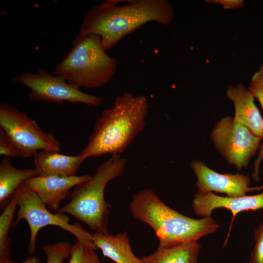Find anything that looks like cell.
Here are the masks:
<instances>
[{"mask_svg":"<svg viewBox=\"0 0 263 263\" xmlns=\"http://www.w3.org/2000/svg\"><path fill=\"white\" fill-rule=\"evenodd\" d=\"M120 0H106L90 9L84 16L78 35L72 44L85 36H99L107 51L124 37L150 21L167 25L172 21V6L167 0H130L119 5Z\"/></svg>","mask_w":263,"mask_h":263,"instance_id":"1","label":"cell"},{"mask_svg":"<svg viewBox=\"0 0 263 263\" xmlns=\"http://www.w3.org/2000/svg\"><path fill=\"white\" fill-rule=\"evenodd\" d=\"M192 207L198 216H211L213 210L224 208L231 212L234 218L241 212L263 208V192L254 195L233 197L220 196L212 192H198L194 195Z\"/></svg>","mask_w":263,"mask_h":263,"instance_id":"12","label":"cell"},{"mask_svg":"<svg viewBox=\"0 0 263 263\" xmlns=\"http://www.w3.org/2000/svg\"><path fill=\"white\" fill-rule=\"evenodd\" d=\"M92 240L104 256L116 263H143L132 251L126 232L115 235L94 232Z\"/></svg>","mask_w":263,"mask_h":263,"instance_id":"15","label":"cell"},{"mask_svg":"<svg viewBox=\"0 0 263 263\" xmlns=\"http://www.w3.org/2000/svg\"><path fill=\"white\" fill-rule=\"evenodd\" d=\"M149 108L143 95L125 92L117 96L113 107L102 112L80 157L122 153L145 128Z\"/></svg>","mask_w":263,"mask_h":263,"instance_id":"2","label":"cell"},{"mask_svg":"<svg viewBox=\"0 0 263 263\" xmlns=\"http://www.w3.org/2000/svg\"><path fill=\"white\" fill-rule=\"evenodd\" d=\"M16 193L19 210L14 225L16 226L21 220L27 222L30 231L28 244V251L30 254L35 252L36 239L39 231L43 227L50 225L58 226L73 234L77 240L97 248L93 242L92 234L77 223L71 224L70 219L66 214L50 212L36 194L23 184L19 187Z\"/></svg>","mask_w":263,"mask_h":263,"instance_id":"6","label":"cell"},{"mask_svg":"<svg viewBox=\"0 0 263 263\" xmlns=\"http://www.w3.org/2000/svg\"><path fill=\"white\" fill-rule=\"evenodd\" d=\"M12 80L30 89L28 96L31 101H45L59 104L67 101L90 106H99L102 103L101 97L81 92L62 77L51 75L43 68H39L37 74L24 72L13 76Z\"/></svg>","mask_w":263,"mask_h":263,"instance_id":"8","label":"cell"},{"mask_svg":"<svg viewBox=\"0 0 263 263\" xmlns=\"http://www.w3.org/2000/svg\"><path fill=\"white\" fill-rule=\"evenodd\" d=\"M0 154L5 157L15 158L19 150L6 133L0 128Z\"/></svg>","mask_w":263,"mask_h":263,"instance_id":"23","label":"cell"},{"mask_svg":"<svg viewBox=\"0 0 263 263\" xmlns=\"http://www.w3.org/2000/svg\"><path fill=\"white\" fill-rule=\"evenodd\" d=\"M41 248L46 256V263H62L70 257L71 246L67 241H62L43 245Z\"/></svg>","mask_w":263,"mask_h":263,"instance_id":"20","label":"cell"},{"mask_svg":"<svg viewBox=\"0 0 263 263\" xmlns=\"http://www.w3.org/2000/svg\"><path fill=\"white\" fill-rule=\"evenodd\" d=\"M226 96L233 103L235 121L263 139V118L248 89L242 84L230 86L227 89Z\"/></svg>","mask_w":263,"mask_h":263,"instance_id":"13","label":"cell"},{"mask_svg":"<svg viewBox=\"0 0 263 263\" xmlns=\"http://www.w3.org/2000/svg\"><path fill=\"white\" fill-rule=\"evenodd\" d=\"M210 137L222 156L238 170L248 166L261 140L229 116L222 118L217 123Z\"/></svg>","mask_w":263,"mask_h":263,"instance_id":"9","label":"cell"},{"mask_svg":"<svg viewBox=\"0 0 263 263\" xmlns=\"http://www.w3.org/2000/svg\"><path fill=\"white\" fill-rule=\"evenodd\" d=\"M126 162L120 154L111 156L90 179L75 187L69 202L56 212L73 216L92 231L108 233L110 206L105 200V188L110 181L123 174Z\"/></svg>","mask_w":263,"mask_h":263,"instance_id":"4","label":"cell"},{"mask_svg":"<svg viewBox=\"0 0 263 263\" xmlns=\"http://www.w3.org/2000/svg\"><path fill=\"white\" fill-rule=\"evenodd\" d=\"M263 158V143L261 144L259 147V150L258 152V156L257 159L255 160L254 163V171L253 174L254 179L256 181L259 180V168L260 163Z\"/></svg>","mask_w":263,"mask_h":263,"instance_id":"25","label":"cell"},{"mask_svg":"<svg viewBox=\"0 0 263 263\" xmlns=\"http://www.w3.org/2000/svg\"><path fill=\"white\" fill-rule=\"evenodd\" d=\"M23 263H42L39 259L36 256H31L27 257Z\"/></svg>","mask_w":263,"mask_h":263,"instance_id":"26","label":"cell"},{"mask_svg":"<svg viewBox=\"0 0 263 263\" xmlns=\"http://www.w3.org/2000/svg\"><path fill=\"white\" fill-rule=\"evenodd\" d=\"M130 209L134 219L147 224L155 232L160 247L197 242L219 227L211 216L195 219L170 208L151 189L134 195Z\"/></svg>","mask_w":263,"mask_h":263,"instance_id":"3","label":"cell"},{"mask_svg":"<svg viewBox=\"0 0 263 263\" xmlns=\"http://www.w3.org/2000/svg\"><path fill=\"white\" fill-rule=\"evenodd\" d=\"M96 249L77 240L71 247L69 263H100Z\"/></svg>","mask_w":263,"mask_h":263,"instance_id":"19","label":"cell"},{"mask_svg":"<svg viewBox=\"0 0 263 263\" xmlns=\"http://www.w3.org/2000/svg\"><path fill=\"white\" fill-rule=\"evenodd\" d=\"M255 245L249 263H263V222L254 232Z\"/></svg>","mask_w":263,"mask_h":263,"instance_id":"21","label":"cell"},{"mask_svg":"<svg viewBox=\"0 0 263 263\" xmlns=\"http://www.w3.org/2000/svg\"><path fill=\"white\" fill-rule=\"evenodd\" d=\"M248 89L259 101L263 110V65L252 76Z\"/></svg>","mask_w":263,"mask_h":263,"instance_id":"22","label":"cell"},{"mask_svg":"<svg viewBox=\"0 0 263 263\" xmlns=\"http://www.w3.org/2000/svg\"><path fill=\"white\" fill-rule=\"evenodd\" d=\"M0 128L12 140L22 158L34 157L38 150H60V142L52 133L43 131L25 113L9 103L0 104Z\"/></svg>","mask_w":263,"mask_h":263,"instance_id":"7","label":"cell"},{"mask_svg":"<svg viewBox=\"0 0 263 263\" xmlns=\"http://www.w3.org/2000/svg\"><path fill=\"white\" fill-rule=\"evenodd\" d=\"M17 207V195L15 193L0 216V258H10V238L9 233L14 226L15 211Z\"/></svg>","mask_w":263,"mask_h":263,"instance_id":"18","label":"cell"},{"mask_svg":"<svg viewBox=\"0 0 263 263\" xmlns=\"http://www.w3.org/2000/svg\"><path fill=\"white\" fill-rule=\"evenodd\" d=\"M200 248L197 242L158 247L154 252L141 259L143 263H199Z\"/></svg>","mask_w":263,"mask_h":263,"instance_id":"17","label":"cell"},{"mask_svg":"<svg viewBox=\"0 0 263 263\" xmlns=\"http://www.w3.org/2000/svg\"><path fill=\"white\" fill-rule=\"evenodd\" d=\"M91 177L89 175L73 176H39L26 181L23 185L36 194L53 210H57L61 202L70 196L71 189Z\"/></svg>","mask_w":263,"mask_h":263,"instance_id":"11","label":"cell"},{"mask_svg":"<svg viewBox=\"0 0 263 263\" xmlns=\"http://www.w3.org/2000/svg\"><path fill=\"white\" fill-rule=\"evenodd\" d=\"M190 168L197 177L196 185L198 193L214 191L233 197L245 195L249 191L263 190V186L250 187L251 181L246 175L220 173L200 160H193L190 164Z\"/></svg>","mask_w":263,"mask_h":263,"instance_id":"10","label":"cell"},{"mask_svg":"<svg viewBox=\"0 0 263 263\" xmlns=\"http://www.w3.org/2000/svg\"><path fill=\"white\" fill-rule=\"evenodd\" d=\"M0 263H15L10 259V258H0Z\"/></svg>","mask_w":263,"mask_h":263,"instance_id":"27","label":"cell"},{"mask_svg":"<svg viewBox=\"0 0 263 263\" xmlns=\"http://www.w3.org/2000/svg\"><path fill=\"white\" fill-rule=\"evenodd\" d=\"M34 169H20L12 164L11 158L5 157L0 163V207L3 210L19 187L28 179L38 176Z\"/></svg>","mask_w":263,"mask_h":263,"instance_id":"16","label":"cell"},{"mask_svg":"<svg viewBox=\"0 0 263 263\" xmlns=\"http://www.w3.org/2000/svg\"><path fill=\"white\" fill-rule=\"evenodd\" d=\"M209 1L221 4L226 9L238 8L243 6L244 3V1L242 0H215Z\"/></svg>","mask_w":263,"mask_h":263,"instance_id":"24","label":"cell"},{"mask_svg":"<svg viewBox=\"0 0 263 263\" xmlns=\"http://www.w3.org/2000/svg\"><path fill=\"white\" fill-rule=\"evenodd\" d=\"M72 45L73 48L57 64L54 75L79 89L99 88L113 78L117 60L106 53L99 36L88 34Z\"/></svg>","mask_w":263,"mask_h":263,"instance_id":"5","label":"cell"},{"mask_svg":"<svg viewBox=\"0 0 263 263\" xmlns=\"http://www.w3.org/2000/svg\"><path fill=\"white\" fill-rule=\"evenodd\" d=\"M34 158L35 169L39 176H75L85 160L79 154L70 156L47 150L38 152Z\"/></svg>","mask_w":263,"mask_h":263,"instance_id":"14","label":"cell"}]
</instances>
